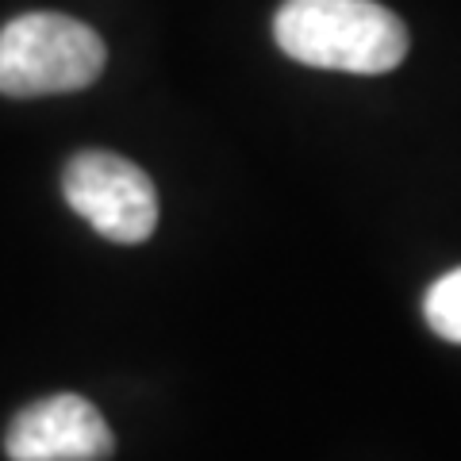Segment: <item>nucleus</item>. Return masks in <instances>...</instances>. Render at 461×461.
Segmentation results:
<instances>
[{
	"label": "nucleus",
	"mask_w": 461,
	"mask_h": 461,
	"mask_svg": "<svg viewBox=\"0 0 461 461\" xmlns=\"http://www.w3.org/2000/svg\"><path fill=\"white\" fill-rule=\"evenodd\" d=\"M104 39L62 12H27L0 32V93L16 100L77 93L104 74Z\"/></svg>",
	"instance_id": "nucleus-2"
},
{
	"label": "nucleus",
	"mask_w": 461,
	"mask_h": 461,
	"mask_svg": "<svg viewBox=\"0 0 461 461\" xmlns=\"http://www.w3.org/2000/svg\"><path fill=\"white\" fill-rule=\"evenodd\" d=\"M115 450L112 427L85 396L62 393L23 408L8 427L12 461H104Z\"/></svg>",
	"instance_id": "nucleus-4"
},
{
	"label": "nucleus",
	"mask_w": 461,
	"mask_h": 461,
	"mask_svg": "<svg viewBox=\"0 0 461 461\" xmlns=\"http://www.w3.org/2000/svg\"><path fill=\"white\" fill-rule=\"evenodd\" d=\"M423 320L438 339L461 346V266L442 273L423 296Z\"/></svg>",
	"instance_id": "nucleus-5"
},
{
	"label": "nucleus",
	"mask_w": 461,
	"mask_h": 461,
	"mask_svg": "<svg viewBox=\"0 0 461 461\" xmlns=\"http://www.w3.org/2000/svg\"><path fill=\"white\" fill-rule=\"evenodd\" d=\"M273 39L300 66L388 74L408 58V27L377 0H285Z\"/></svg>",
	"instance_id": "nucleus-1"
},
{
	"label": "nucleus",
	"mask_w": 461,
	"mask_h": 461,
	"mask_svg": "<svg viewBox=\"0 0 461 461\" xmlns=\"http://www.w3.org/2000/svg\"><path fill=\"white\" fill-rule=\"evenodd\" d=\"M66 204L89 220L96 235L123 247L147 242L158 227L154 181L135 162L108 150H81L62 173Z\"/></svg>",
	"instance_id": "nucleus-3"
}]
</instances>
